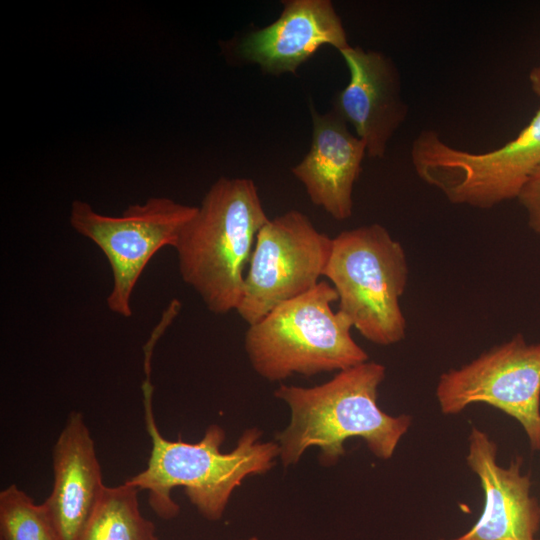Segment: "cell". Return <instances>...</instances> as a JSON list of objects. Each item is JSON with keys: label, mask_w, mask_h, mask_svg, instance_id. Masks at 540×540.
Listing matches in <instances>:
<instances>
[{"label": "cell", "mask_w": 540, "mask_h": 540, "mask_svg": "<svg viewBox=\"0 0 540 540\" xmlns=\"http://www.w3.org/2000/svg\"><path fill=\"white\" fill-rule=\"evenodd\" d=\"M142 385L145 424L152 447L147 467L125 482L148 492L153 511L162 519H173L180 507L171 492L183 487L190 502L210 521L219 520L233 490L249 475L269 471L280 456L275 442H260L262 432L248 429L229 453L221 452L224 430L210 425L197 443L179 438H164L155 422L152 409L153 386L150 373Z\"/></svg>", "instance_id": "1"}, {"label": "cell", "mask_w": 540, "mask_h": 540, "mask_svg": "<svg viewBox=\"0 0 540 540\" xmlns=\"http://www.w3.org/2000/svg\"><path fill=\"white\" fill-rule=\"evenodd\" d=\"M385 374L384 365L366 361L318 386L281 384L274 394L291 410L290 424L277 435L284 466L296 464L310 447L320 448L323 465H333L352 437L362 438L376 457L391 458L412 418L392 416L379 408L378 387Z\"/></svg>", "instance_id": "2"}, {"label": "cell", "mask_w": 540, "mask_h": 540, "mask_svg": "<svg viewBox=\"0 0 540 540\" xmlns=\"http://www.w3.org/2000/svg\"><path fill=\"white\" fill-rule=\"evenodd\" d=\"M269 220L248 178H219L175 245L182 280L209 311L237 310L259 230Z\"/></svg>", "instance_id": "3"}, {"label": "cell", "mask_w": 540, "mask_h": 540, "mask_svg": "<svg viewBox=\"0 0 540 540\" xmlns=\"http://www.w3.org/2000/svg\"><path fill=\"white\" fill-rule=\"evenodd\" d=\"M338 294L320 281L249 325L244 347L253 369L269 381L294 374L313 376L343 371L368 361L351 335V321L331 303Z\"/></svg>", "instance_id": "4"}, {"label": "cell", "mask_w": 540, "mask_h": 540, "mask_svg": "<svg viewBox=\"0 0 540 540\" xmlns=\"http://www.w3.org/2000/svg\"><path fill=\"white\" fill-rule=\"evenodd\" d=\"M323 276L338 294V310L364 338L382 346L405 338L400 299L408 283V261L385 227L374 223L339 233Z\"/></svg>", "instance_id": "5"}, {"label": "cell", "mask_w": 540, "mask_h": 540, "mask_svg": "<svg viewBox=\"0 0 540 540\" xmlns=\"http://www.w3.org/2000/svg\"><path fill=\"white\" fill-rule=\"evenodd\" d=\"M411 161L418 177L451 203L489 209L517 199L540 166V108L515 138L474 153L449 145L426 129L413 140Z\"/></svg>", "instance_id": "6"}, {"label": "cell", "mask_w": 540, "mask_h": 540, "mask_svg": "<svg viewBox=\"0 0 540 540\" xmlns=\"http://www.w3.org/2000/svg\"><path fill=\"white\" fill-rule=\"evenodd\" d=\"M196 211V206L166 197H151L142 204L130 205L120 216L100 214L84 201L72 203L71 226L94 242L110 264V311L123 317L132 315V293L146 265L161 248L175 247Z\"/></svg>", "instance_id": "7"}, {"label": "cell", "mask_w": 540, "mask_h": 540, "mask_svg": "<svg viewBox=\"0 0 540 540\" xmlns=\"http://www.w3.org/2000/svg\"><path fill=\"white\" fill-rule=\"evenodd\" d=\"M332 242L333 238L320 232L300 211L269 219L257 234L236 310L248 326L315 287L328 263Z\"/></svg>", "instance_id": "8"}, {"label": "cell", "mask_w": 540, "mask_h": 540, "mask_svg": "<svg viewBox=\"0 0 540 540\" xmlns=\"http://www.w3.org/2000/svg\"><path fill=\"white\" fill-rule=\"evenodd\" d=\"M435 395L441 412L456 415L485 403L523 427L532 450H540V343L521 334L440 375Z\"/></svg>", "instance_id": "9"}, {"label": "cell", "mask_w": 540, "mask_h": 540, "mask_svg": "<svg viewBox=\"0 0 540 540\" xmlns=\"http://www.w3.org/2000/svg\"><path fill=\"white\" fill-rule=\"evenodd\" d=\"M349 70V82L333 101V109L366 146V156L380 159L408 115L401 78L385 54L349 46L339 52Z\"/></svg>", "instance_id": "10"}, {"label": "cell", "mask_w": 540, "mask_h": 540, "mask_svg": "<svg viewBox=\"0 0 540 540\" xmlns=\"http://www.w3.org/2000/svg\"><path fill=\"white\" fill-rule=\"evenodd\" d=\"M466 462L479 478L484 506L476 523L451 540H538L540 505L531 496L529 475L521 472L522 458L516 457L508 467L499 466L496 443L472 427Z\"/></svg>", "instance_id": "11"}, {"label": "cell", "mask_w": 540, "mask_h": 540, "mask_svg": "<svg viewBox=\"0 0 540 540\" xmlns=\"http://www.w3.org/2000/svg\"><path fill=\"white\" fill-rule=\"evenodd\" d=\"M339 52L350 45L333 4L329 0L284 2L280 17L243 38L239 52L271 74L295 72L321 46Z\"/></svg>", "instance_id": "12"}, {"label": "cell", "mask_w": 540, "mask_h": 540, "mask_svg": "<svg viewBox=\"0 0 540 540\" xmlns=\"http://www.w3.org/2000/svg\"><path fill=\"white\" fill-rule=\"evenodd\" d=\"M53 487L43 502L61 540H79L105 485L94 440L80 412H71L52 450Z\"/></svg>", "instance_id": "13"}, {"label": "cell", "mask_w": 540, "mask_h": 540, "mask_svg": "<svg viewBox=\"0 0 540 540\" xmlns=\"http://www.w3.org/2000/svg\"><path fill=\"white\" fill-rule=\"evenodd\" d=\"M313 134L309 152L292 169L311 202L338 221L352 215V193L366 156L365 143L349 132L335 112L310 107Z\"/></svg>", "instance_id": "14"}, {"label": "cell", "mask_w": 540, "mask_h": 540, "mask_svg": "<svg viewBox=\"0 0 540 540\" xmlns=\"http://www.w3.org/2000/svg\"><path fill=\"white\" fill-rule=\"evenodd\" d=\"M139 490L124 482L105 486L79 540H159L139 508Z\"/></svg>", "instance_id": "15"}, {"label": "cell", "mask_w": 540, "mask_h": 540, "mask_svg": "<svg viewBox=\"0 0 540 540\" xmlns=\"http://www.w3.org/2000/svg\"><path fill=\"white\" fill-rule=\"evenodd\" d=\"M0 540H61L43 503L12 484L0 493Z\"/></svg>", "instance_id": "16"}, {"label": "cell", "mask_w": 540, "mask_h": 540, "mask_svg": "<svg viewBox=\"0 0 540 540\" xmlns=\"http://www.w3.org/2000/svg\"><path fill=\"white\" fill-rule=\"evenodd\" d=\"M517 199L526 211L530 228L540 238V166L523 186Z\"/></svg>", "instance_id": "17"}, {"label": "cell", "mask_w": 540, "mask_h": 540, "mask_svg": "<svg viewBox=\"0 0 540 540\" xmlns=\"http://www.w3.org/2000/svg\"><path fill=\"white\" fill-rule=\"evenodd\" d=\"M529 82L533 93L540 100V64L530 71Z\"/></svg>", "instance_id": "18"}, {"label": "cell", "mask_w": 540, "mask_h": 540, "mask_svg": "<svg viewBox=\"0 0 540 540\" xmlns=\"http://www.w3.org/2000/svg\"><path fill=\"white\" fill-rule=\"evenodd\" d=\"M246 540H258V539L256 537H250V538H248Z\"/></svg>", "instance_id": "19"}]
</instances>
